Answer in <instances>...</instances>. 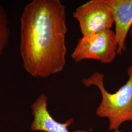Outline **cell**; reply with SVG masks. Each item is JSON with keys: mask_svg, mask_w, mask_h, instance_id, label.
Returning a JSON list of instances; mask_svg holds the SVG:
<instances>
[{"mask_svg": "<svg viewBox=\"0 0 132 132\" xmlns=\"http://www.w3.org/2000/svg\"><path fill=\"white\" fill-rule=\"evenodd\" d=\"M10 35L9 19L4 7L0 4V56L7 45Z\"/></svg>", "mask_w": 132, "mask_h": 132, "instance_id": "obj_7", "label": "cell"}, {"mask_svg": "<svg viewBox=\"0 0 132 132\" xmlns=\"http://www.w3.org/2000/svg\"><path fill=\"white\" fill-rule=\"evenodd\" d=\"M130 36H131L132 39V28L130 29Z\"/></svg>", "mask_w": 132, "mask_h": 132, "instance_id": "obj_9", "label": "cell"}, {"mask_svg": "<svg viewBox=\"0 0 132 132\" xmlns=\"http://www.w3.org/2000/svg\"><path fill=\"white\" fill-rule=\"evenodd\" d=\"M75 132H87L86 131H82V130H78V131H76ZM114 132H123L122 131H120V130H116V131H114Z\"/></svg>", "mask_w": 132, "mask_h": 132, "instance_id": "obj_8", "label": "cell"}, {"mask_svg": "<svg viewBox=\"0 0 132 132\" xmlns=\"http://www.w3.org/2000/svg\"><path fill=\"white\" fill-rule=\"evenodd\" d=\"M47 97L40 94L31 106L33 116L30 128L33 131L45 132H69L68 127L73 122L72 118L65 123L56 121L50 114L47 109Z\"/></svg>", "mask_w": 132, "mask_h": 132, "instance_id": "obj_6", "label": "cell"}, {"mask_svg": "<svg viewBox=\"0 0 132 132\" xmlns=\"http://www.w3.org/2000/svg\"><path fill=\"white\" fill-rule=\"evenodd\" d=\"M83 36L111 29L114 24L112 7L105 0H90L79 6L73 13Z\"/></svg>", "mask_w": 132, "mask_h": 132, "instance_id": "obj_4", "label": "cell"}, {"mask_svg": "<svg viewBox=\"0 0 132 132\" xmlns=\"http://www.w3.org/2000/svg\"><path fill=\"white\" fill-rule=\"evenodd\" d=\"M117 48L114 32L111 29L101 30L80 38L71 57L76 62L92 59L109 64L118 55Z\"/></svg>", "mask_w": 132, "mask_h": 132, "instance_id": "obj_3", "label": "cell"}, {"mask_svg": "<svg viewBox=\"0 0 132 132\" xmlns=\"http://www.w3.org/2000/svg\"><path fill=\"white\" fill-rule=\"evenodd\" d=\"M66 9L60 0H34L21 17L20 53L24 69L34 77L61 72L66 62Z\"/></svg>", "mask_w": 132, "mask_h": 132, "instance_id": "obj_1", "label": "cell"}, {"mask_svg": "<svg viewBox=\"0 0 132 132\" xmlns=\"http://www.w3.org/2000/svg\"><path fill=\"white\" fill-rule=\"evenodd\" d=\"M127 74V82L113 94L105 89L104 75L100 72L95 71L81 80L85 86H95L100 90L102 100L96 113L100 118H108L109 131L118 130L123 123L132 121V65L128 68Z\"/></svg>", "mask_w": 132, "mask_h": 132, "instance_id": "obj_2", "label": "cell"}, {"mask_svg": "<svg viewBox=\"0 0 132 132\" xmlns=\"http://www.w3.org/2000/svg\"><path fill=\"white\" fill-rule=\"evenodd\" d=\"M112 9L118 55L126 50V40L132 27V0H105Z\"/></svg>", "mask_w": 132, "mask_h": 132, "instance_id": "obj_5", "label": "cell"}]
</instances>
